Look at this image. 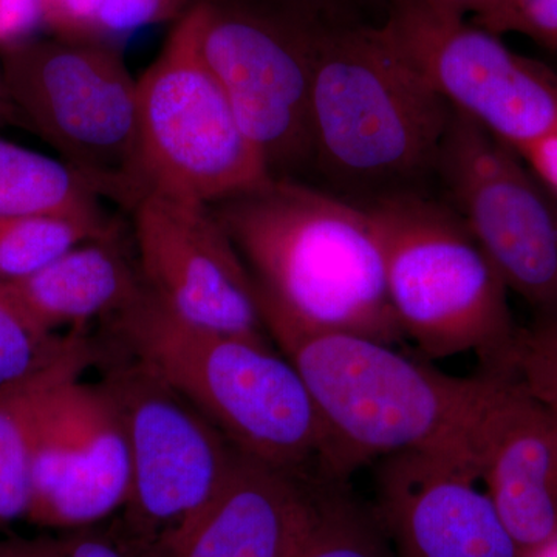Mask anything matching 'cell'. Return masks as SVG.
I'll use <instances>...</instances> for the list:
<instances>
[{
    "label": "cell",
    "mask_w": 557,
    "mask_h": 557,
    "mask_svg": "<svg viewBox=\"0 0 557 557\" xmlns=\"http://www.w3.org/2000/svg\"><path fill=\"white\" fill-rule=\"evenodd\" d=\"M486 30L520 33L557 53V0H512Z\"/></svg>",
    "instance_id": "cell-24"
},
{
    "label": "cell",
    "mask_w": 557,
    "mask_h": 557,
    "mask_svg": "<svg viewBox=\"0 0 557 557\" xmlns=\"http://www.w3.org/2000/svg\"><path fill=\"white\" fill-rule=\"evenodd\" d=\"M519 153L453 110L435 180L446 205L515 292L557 317V215Z\"/></svg>",
    "instance_id": "cell-11"
},
{
    "label": "cell",
    "mask_w": 557,
    "mask_h": 557,
    "mask_svg": "<svg viewBox=\"0 0 557 557\" xmlns=\"http://www.w3.org/2000/svg\"><path fill=\"white\" fill-rule=\"evenodd\" d=\"M102 194L65 161L0 138V215L108 218Z\"/></svg>",
    "instance_id": "cell-19"
},
{
    "label": "cell",
    "mask_w": 557,
    "mask_h": 557,
    "mask_svg": "<svg viewBox=\"0 0 557 557\" xmlns=\"http://www.w3.org/2000/svg\"><path fill=\"white\" fill-rule=\"evenodd\" d=\"M364 208L403 336L428 357L474 354L485 372L512 375L520 330L509 289L456 212L428 193L395 194Z\"/></svg>",
    "instance_id": "cell-5"
},
{
    "label": "cell",
    "mask_w": 557,
    "mask_h": 557,
    "mask_svg": "<svg viewBox=\"0 0 557 557\" xmlns=\"http://www.w3.org/2000/svg\"><path fill=\"white\" fill-rule=\"evenodd\" d=\"M104 384L129 440L124 542L141 557H166L228 483L242 453L135 359L110 370Z\"/></svg>",
    "instance_id": "cell-8"
},
{
    "label": "cell",
    "mask_w": 557,
    "mask_h": 557,
    "mask_svg": "<svg viewBox=\"0 0 557 557\" xmlns=\"http://www.w3.org/2000/svg\"><path fill=\"white\" fill-rule=\"evenodd\" d=\"M182 0H104L102 33H129L170 17Z\"/></svg>",
    "instance_id": "cell-26"
},
{
    "label": "cell",
    "mask_w": 557,
    "mask_h": 557,
    "mask_svg": "<svg viewBox=\"0 0 557 557\" xmlns=\"http://www.w3.org/2000/svg\"><path fill=\"white\" fill-rule=\"evenodd\" d=\"M528 161L542 182L547 183L557 193V132L539 139L530 148L519 153Z\"/></svg>",
    "instance_id": "cell-31"
},
{
    "label": "cell",
    "mask_w": 557,
    "mask_h": 557,
    "mask_svg": "<svg viewBox=\"0 0 557 557\" xmlns=\"http://www.w3.org/2000/svg\"><path fill=\"white\" fill-rule=\"evenodd\" d=\"M512 376L557 416V317L520 330Z\"/></svg>",
    "instance_id": "cell-22"
},
{
    "label": "cell",
    "mask_w": 557,
    "mask_h": 557,
    "mask_svg": "<svg viewBox=\"0 0 557 557\" xmlns=\"http://www.w3.org/2000/svg\"><path fill=\"white\" fill-rule=\"evenodd\" d=\"M431 9L450 16L467 17V14H474L480 0H421Z\"/></svg>",
    "instance_id": "cell-32"
},
{
    "label": "cell",
    "mask_w": 557,
    "mask_h": 557,
    "mask_svg": "<svg viewBox=\"0 0 557 557\" xmlns=\"http://www.w3.org/2000/svg\"><path fill=\"white\" fill-rule=\"evenodd\" d=\"M375 493L373 511L397 557H525L465 454L381 458Z\"/></svg>",
    "instance_id": "cell-14"
},
{
    "label": "cell",
    "mask_w": 557,
    "mask_h": 557,
    "mask_svg": "<svg viewBox=\"0 0 557 557\" xmlns=\"http://www.w3.org/2000/svg\"><path fill=\"white\" fill-rule=\"evenodd\" d=\"M263 324L309 388L327 432L336 482H347L375 458L401 453L449 450L474 460L475 432L497 373L461 379L369 336L273 318Z\"/></svg>",
    "instance_id": "cell-3"
},
{
    "label": "cell",
    "mask_w": 557,
    "mask_h": 557,
    "mask_svg": "<svg viewBox=\"0 0 557 557\" xmlns=\"http://www.w3.org/2000/svg\"><path fill=\"white\" fill-rule=\"evenodd\" d=\"M200 47L271 177L311 174V58L295 3L201 2Z\"/></svg>",
    "instance_id": "cell-9"
},
{
    "label": "cell",
    "mask_w": 557,
    "mask_h": 557,
    "mask_svg": "<svg viewBox=\"0 0 557 557\" xmlns=\"http://www.w3.org/2000/svg\"><path fill=\"white\" fill-rule=\"evenodd\" d=\"M403 57L450 109L523 152L557 132V75L496 33L421 0H397L381 22Z\"/></svg>",
    "instance_id": "cell-10"
},
{
    "label": "cell",
    "mask_w": 557,
    "mask_h": 557,
    "mask_svg": "<svg viewBox=\"0 0 557 557\" xmlns=\"http://www.w3.org/2000/svg\"><path fill=\"white\" fill-rule=\"evenodd\" d=\"M40 24V0H0V50L32 39Z\"/></svg>",
    "instance_id": "cell-27"
},
{
    "label": "cell",
    "mask_w": 557,
    "mask_h": 557,
    "mask_svg": "<svg viewBox=\"0 0 557 557\" xmlns=\"http://www.w3.org/2000/svg\"><path fill=\"white\" fill-rule=\"evenodd\" d=\"M132 211L139 276L153 298L190 324L269 341L252 278L211 208L148 190Z\"/></svg>",
    "instance_id": "cell-12"
},
{
    "label": "cell",
    "mask_w": 557,
    "mask_h": 557,
    "mask_svg": "<svg viewBox=\"0 0 557 557\" xmlns=\"http://www.w3.org/2000/svg\"><path fill=\"white\" fill-rule=\"evenodd\" d=\"M288 557H397L373 508L347 491V482L319 483L309 522Z\"/></svg>",
    "instance_id": "cell-20"
},
{
    "label": "cell",
    "mask_w": 557,
    "mask_h": 557,
    "mask_svg": "<svg viewBox=\"0 0 557 557\" xmlns=\"http://www.w3.org/2000/svg\"><path fill=\"white\" fill-rule=\"evenodd\" d=\"M311 58V174L364 208L426 193L453 109L410 65L383 24L292 0Z\"/></svg>",
    "instance_id": "cell-1"
},
{
    "label": "cell",
    "mask_w": 557,
    "mask_h": 557,
    "mask_svg": "<svg viewBox=\"0 0 557 557\" xmlns=\"http://www.w3.org/2000/svg\"><path fill=\"white\" fill-rule=\"evenodd\" d=\"M209 208L247 267L262 319L394 346L403 338L368 209L274 177Z\"/></svg>",
    "instance_id": "cell-2"
},
{
    "label": "cell",
    "mask_w": 557,
    "mask_h": 557,
    "mask_svg": "<svg viewBox=\"0 0 557 557\" xmlns=\"http://www.w3.org/2000/svg\"><path fill=\"white\" fill-rule=\"evenodd\" d=\"M0 557H64V537H0Z\"/></svg>",
    "instance_id": "cell-29"
},
{
    "label": "cell",
    "mask_w": 557,
    "mask_h": 557,
    "mask_svg": "<svg viewBox=\"0 0 557 557\" xmlns=\"http://www.w3.org/2000/svg\"><path fill=\"white\" fill-rule=\"evenodd\" d=\"M318 9L350 17V20L366 21L369 14H375L379 22L386 20L387 11L397 0H307ZM373 24V22H372Z\"/></svg>",
    "instance_id": "cell-30"
},
{
    "label": "cell",
    "mask_w": 557,
    "mask_h": 557,
    "mask_svg": "<svg viewBox=\"0 0 557 557\" xmlns=\"http://www.w3.org/2000/svg\"><path fill=\"white\" fill-rule=\"evenodd\" d=\"M113 234L115 225L109 218L0 215V282L32 276L84 242Z\"/></svg>",
    "instance_id": "cell-21"
},
{
    "label": "cell",
    "mask_w": 557,
    "mask_h": 557,
    "mask_svg": "<svg viewBox=\"0 0 557 557\" xmlns=\"http://www.w3.org/2000/svg\"><path fill=\"white\" fill-rule=\"evenodd\" d=\"M511 3L512 0H480L474 11L475 24L483 28L490 27Z\"/></svg>",
    "instance_id": "cell-33"
},
{
    "label": "cell",
    "mask_w": 557,
    "mask_h": 557,
    "mask_svg": "<svg viewBox=\"0 0 557 557\" xmlns=\"http://www.w3.org/2000/svg\"><path fill=\"white\" fill-rule=\"evenodd\" d=\"M17 116L109 199L134 207L139 168L137 79L94 40L28 39L0 50Z\"/></svg>",
    "instance_id": "cell-6"
},
{
    "label": "cell",
    "mask_w": 557,
    "mask_h": 557,
    "mask_svg": "<svg viewBox=\"0 0 557 557\" xmlns=\"http://www.w3.org/2000/svg\"><path fill=\"white\" fill-rule=\"evenodd\" d=\"M474 461L523 556L557 541V416L512 375H498L475 432Z\"/></svg>",
    "instance_id": "cell-15"
},
{
    "label": "cell",
    "mask_w": 557,
    "mask_h": 557,
    "mask_svg": "<svg viewBox=\"0 0 557 557\" xmlns=\"http://www.w3.org/2000/svg\"><path fill=\"white\" fill-rule=\"evenodd\" d=\"M104 0H40L42 22L65 40H94L101 35Z\"/></svg>",
    "instance_id": "cell-25"
},
{
    "label": "cell",
    "mask_w": 557,
    "mask_h": 557,
    "mask_svg": "<svg viewBox=\"0 0 557 557\" xmlns=\"http://www.w3.org/2000/svg\"><path fill=\"white\" fill-rule=\"evenodd\" d=\"M14 121H20V116H17L16 109L10 100L5 81L2 76V67H0V127L14 123Z\"/></svg>",
    "instance_id": "cell-34"
},
{
    "label": "cell",
    "mask_w": 557,
    "mask_h": 557,
    "mask_svg": "<svg viewBox=\"0 0 557 557\" xmlns=\"http://www.w3.org/2000/svg\"><path fill=\"white\" fill-rule=\"evenodd\" d=\"M64 557H141L123 541L89 531L64 537Z\"/></svg>",
    "instance_id": "cell-28"
},
{
    "label": "cell",
    "mask_w": 557,
    "mask_h": 557,
    "mask_svg": "<svg viewBox=\"0 0 557 557\" xmlns=\"http://www.w3.org/2000/svg\"><path fill=\"white\" fill-rule=\"evenodd\" d=\"M110 321L131 358L245 456L299 478L317 479V471L332 480L327 432L309 388L269 341L190 324L146 287Z\"/></svg>",
    "instance_id": "cell-4"
},
{
    "label": "cell",
    "mask_w": 557,
    "mask_h": 557,
    "mask_svg": "<svg viewBox=\"0 0 557 557\" xmlns=\"http://www.w3.org/2000/svg\"><path fill=\"white\" fill-rule=\"evenodd\" d=\"M60 335L42 339L27 327L0 289V388L38 366Z\"/></svg>",
    "instance_id": "cell-23"
},
{
    "label": "cell",
    "mask_w": 557,
    "mask_h": 557,
    "mask_svg": "<svg viewBox=\"0 0 557 557\" xmlns=\"http://www.w3.org/2000/svg\"><path fill=\"white\" fill-rule=\"evenodd\" d=\"M97 359L89 338L72 330L30 372L0 388V528L27 518L33 449L50 398Z\"/></svg>",
    "instance_id": "cell-18"
},
{
    "label": "cell",
    "mask_w": 557,
    "mask_h": 557,
    "mask_svg": "<svg viewBox=\"0 0 557 557\" xmlns=\"http://www.w3.org/2000/svg\"><path fill=\"white\" fill-rule=\"evenodd\" d=\"M530 557H557V541L552 542L547 547L539 549V552Z\"/></svg>",
    "instance_id": "cell-35"
},
{
    "label": "cell",
    "mask_w": 557,
    "mask_h": 557,
    "mask_svg": "<svg viewBox=\"0 0 557 557\" xmlns=\"http://www.w3.org/2000/svg\"><path fill=\"white\" fill-rule=\"evenodd\" d=\"M319 483L242 453L228 483L166 557H288Z\"/></svg>",
    "instance_id": "cell-16"
},
{
    "label": "cell",
    "mask_w": 557,
    "mask_h": 557,
    "mask_svg": "<svg viewBox=\"0 0 557 557\" xmlns=\"http://www.w3.org/2000/svg\"><path fill=\"white\" fill-rule=\"evenodd\" d=\"M131 450L115 397L84 376L54 392L44 410L32 458L27 518L75 530L124 507Z\"/></svg>",
    "instance_id": "cell-13"
},
{
    "label": "cell",
    "mask_w": 557,
    "mask_h": 557,
    "mask_svg": "<svg viewBox=\"0 0 557 557\" xmlns=\"http://www.w3.org/2000/svg\"><path fill=\"white\" fill-rule=\"evenodd\" d=\"M143 287L138 267L121 251L116 234L84 242L32 276L0 282L22 321L42 339L60 329L81 330L94 319L115 317Z\"/></svg>",
    "instance_id": "cell-17"
},
{
    "label": "cell",
    "mask_w": 557,
    "mask_h": 557,
    "mask_svg": "<svg viewBox=\"0 0 557 557\" xmlns=\"http://www.w3.org/2000/svg\"><path fill=\"white\" fill-rule=\"evenodd\" d=\"M201 3L137 79L138 153L146 193L212 205L271 177L200 47Z\"/></svg>",
    "instance_id": "cell-7"
}]
</instances>
